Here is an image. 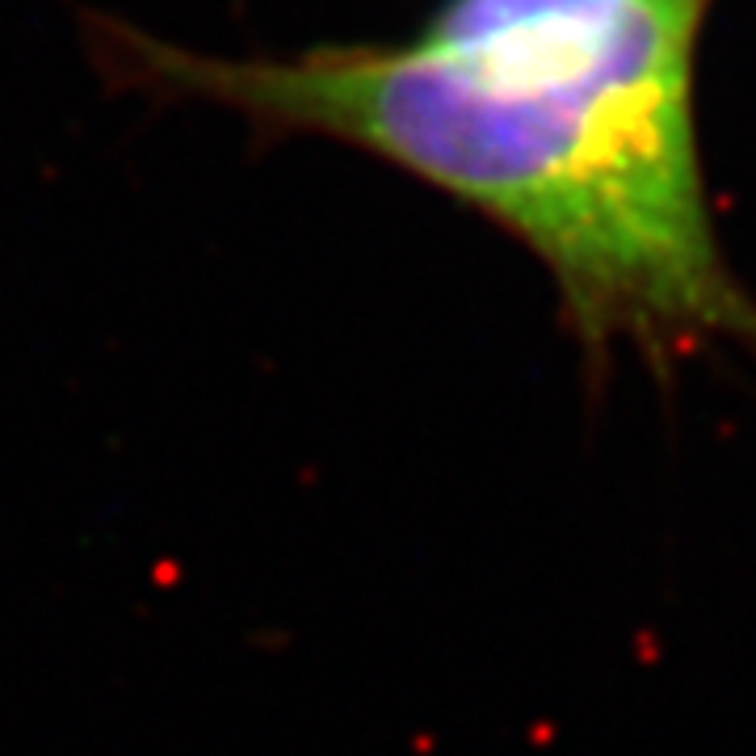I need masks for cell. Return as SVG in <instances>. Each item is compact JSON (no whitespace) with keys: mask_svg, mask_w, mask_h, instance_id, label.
Wrapping results in <instances>:
<instances>
[{"mask_svg":"<svg viewBox=\"0 0 756 756\" xmlns=\"http://www.w3.org/2000/svg\"><path fill=\"white\" fill-rule=\"evenodd\" d=\"M706 0H441L400 42L211 55L89 13L123 93L198 101L265 139H332L479 211L551 274L605 362L756 357V299L710 215L693 51Z\"/></svg>","mask_w":756,"mask_h":756,"instance_id":"6da1fadb","label":"cell"}]
</instances>
